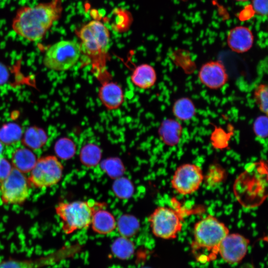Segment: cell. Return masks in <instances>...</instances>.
Masks as SVG:
<instances>
[{
    "label": "cell",
    "mask_w": 268,
    "mask_h": 268,
    "mask_svg": "<svg viewBox=\"0 0 268 268\" xmlns=\"http://www.w3.org/2000/svg\"><path fill=\"white\" fill-rule=\"evenodd\" d=\"M116 226L122 236L129 238L136 234L139 228V223L134 216L125 214L119 218Z\"/></svg>",
    "instance_id": "cell-22"
},
{
    "label": "cell",
    "mask_w": 268,
    "mask_h": 268,
    "mask_svg": "<svg viewBox=\"0 0 268 268\" xmlns=\"http://www.w3.org/2000/svg\"><path fill=\"white\" fill-rule=\"evenodd\" d=\"M148 221L153 234L164 239L176 238L183 227L181 216L176 210L167 206L155 208Z\"/></svg>",
    "instance_id": "cell-7"
},
{
    "label": "cell",
    "mask_w": 268,
    "mask_h": 268,
    "mask_svg": "<svg viewBox=\"0 0 268 268\" xmlns=\"http://www.w3.org/2000/svg\"><path fill=\"white\" fill-rule=\"evenodd\" d=\"M55 150L59 157L63 159H68L74 155L75 146L73 142L70 139L62 138L56 142Z\"/></svg>",
    "instance_id": "cell-25"
},
{
    "label": "cell",
    "mask_w": 268,
    "mask_h": 268,
    "mask_svg": "<svg viewBox=\"0 0 268 268\" xmlns=\"http://www.w3.org/2000/svg\"><path fill=\"white\" fill-rule=\"evenodd\" d=\"M111 251L117 258L127 260L134 254V244L128 238L121 236L114 241L111 246Z\"/></svg>",
    "instance_id": "cell-21"
},
{
    "label": "cell",
    "mask_w": 268,
    "mask_h": 268,
    "mask_svg": "<svg viewBox=\"0 0 268 268\" xmlns=\"http://www.w3.org/2000/svg\"><path fill=\"white\" fill-rule=\"evenodd\" d=\"M252 8L254 12L261 15L268 14V0H253Z\"/></svg>",
    "instance_id": "cell-32"
},
{
    "label": "cell",
    "mask_w": 268,
    "mask_h": 268,
    "mask_svg": "<svg viewBox=\"0 0 268 268\" xmlns=\"http://www.w3.org/2000/svg\"><path fill=\"white\" fill-rule=\"evenodd\" d=\"M237 0V1H246L247 0Z\"/></svg>",
    "instance_id": "cell-35"
},
{
    "label": "cell",
    "mask_w": 268,
    "mask_h": 268,
    "mask_svg": "<svg viewBox=\"0 0 268 268\" xmlns=\"http://www.w3.org/2000/svg\"><path fill=\"white\" fill-rule=\"evenodd\" d=\"M101 150L97 145L89 143L82 147L80 152V159L83 164L88 167L96 165L101 158Z\"/></svg>",
    "instance_id": "cell-24"
},
{
    "label": "cell",
    "mask_w": 268,
    "mask_h": 268,
    "mask_svg": "<svg viewBox=\"0 0 268 268\" xmlns=\"http://www.w3.org/2000/svg\"><path fill=\"white\" fill-rule=\"evenodd\" d=\"M113 161V167L111 165L110 163L109 162H106V168L109 172L110 174H113L114 175L117 176L118 174L121 173L122 172V167L120 163H118L116 161Z\"/></svg>",
    "instance_id": "cell-33"
},
{
    "label": "cell",
    "mask_w": 268,
    "mask_h": 268,
    "mask_svg": "<svg viewBox=\"0 0 268 268\" xmlns=\"http://www.w3.org/2000/svg\"><path fill=\"white\" fill-rule=\"evenodd\" d=\"M22 136L20 127L14 123H8L0 129V141L8 145L17 143Z\"/></svg>",
    "instance_id": "cell-23"
},
{
    "label": "cell",
    "mask_w": 268,
    "mask_h": 268,
    "mask_svg": "<svg viewBox=\"0 0 268 268\" xmlns=\"http://www.w3.org/2000/svg\"><path fill=\"white\" fill-rule=\"evenodd\" d=\"M131 80L133 84L141 89L152 87L157 80V74L154 68L149 64H142L133 70Z\"/></svg>",
    "instance_id": "cell-16"
},
{
    "label": "cell",
    "mask_w": 268,
    "mask_h": 268,
    "mask_svg": "<svg viewBox=\"0 0 268 268\" xmlns=\"http://www.w3.org/2000/svg\"><path fill=\"white\" fill-rule=\"evenodd\" d=\"M225 171L217 164L212 165L209 168L204 180L209 186H214L221 183L224 178Z\"/></svg>",
    "instance_id": "cell-29"
},
{
    "label": "cell",
    "mask_w": 268,
    "mask_h": 268,
    "mask_svg": "<svg viewBox=\"0 0 268 268\" xmlns=\"http://www.w3.org/2000/svg\"><path fill=\"white\" fill-rule=\"evenodd\" d=\"M198 77L202 84L211 89L221 88L228 80L226 69L219 61H210L202 65Z\"/></svg>",
    "instance_id": "cell-11"
},
{
    "label": "cell",
    "mask_w": 268,
    "mask_h": 268,
    "mask_svg": "<svg viewBox=\"0 0 268 268\" xmlns=\"http://www.w3.org/2000/svg\"><path fill=\"white\" fill-rule=\"evenodd\" d=\"M0 184V196L4 204H21L29 196L28 178L23 173L13 167L7 177Z\"/></svg>",
    "instance_id": "cell-8"
},
{
    "label": "cell",
    "mask_w": 268,
    "mask_h": 268,
    "mask_svg": "<svg viewBox=\"0 0 268 268\" xmlns=\"http://www.w3.org/2000/svg\"><path fill=\"white\" fill-rule=\"evenodd\" d=\"M81 57L80 44L73 40H62L50 46L43 59L45 67L57 71L72 67Z\"/></svg>",
    "instance_id": "cell-5"
},
{
    "label": "cell",
    "mask_w": 268,
    "mask_h": 268,
    "mask_svg": "<svg viewBox=\"0 0 268 268\" xmlns=\"http://www.w3.org/2000/svg\"><path fill=\"white\" fill-rule=\"evenodd\" d=\"M172 112L177 120L186 121L194 117L196 108L191 99L182 97L174 102L172 107Z\"/></svg>",
    "instance_id": "cell-19"
},
{
    "label": "cell",
    "mask_w": 268,
    "mask_h": 268,
    "mask_svg": "<svg viewBox=\"0 0 268 268\" xmlns=\"http://www.w3.org/2000/svg\"><path fill=\"white\" fill-rule=\"evenodd\" d=\"M64 167L53 155L41 157L30 171L28 178L30 186L37 189H45L57 184L62 179Z\"/></svg>",
    "instance_id": "cell-6"
},
{
    "label": "cell",
    "mask_w": 268,
    "mask_h": 268,
    "mask_svg": "<svg viewBox=\"0 0 268 268\" xmlns=\"http://www.w3.org/2000/svg\"><path fill=\"white\" fill-rule=\"evenodd\" d=\"M204 175L201 168L195 164L185 163L175 170L171 181L172 188L182 195L192 194L199 190Z\"/></svg>",
    "instance_id": "cell-9"
},
{
    "label": "cell",
    "mask_w": 268,
    "mask_h": 268,
    "mask_svg": "<svg viewBox=\"0 0 268 268\" xmlns=\"http://www.w3.org/2000/svg\"><path fill=\"white\" fill-rule=\"evenodd\" d=\"M227 44L233 52L243 53L249 51L254 42V36L251 31L245 26H237L229 32Z\"/></svg>",
    "instance_id": "cell-13"
},
{
    "label": "cell",
    "mask_w": 268,
    "mask_h": 268,
    "mask_svg": "<svg viewBox=\"0 0 268 268\" xmlns=\"http://www.w3.org/2000/svg\"><path fill=\"white\" fill-rule=\"evenodd\" d=\"M254 98L261 111L268 115V87L267 84H261L254 91Z\"/></svg>",
    "instance_id": "cell-28"
},
{
    "label": "cell",
    "mask_w": 268,
    "mask_h": 268,
    "mask_svg": "<svg viewBox=\"0 0 268 268\" xmlns=\"http://www.w3.org/2000/svg\"><path fill=\"white\" fill-rule=\"evenodd\" d=\"M47 139V135L44 131L37 127H31L25 132L22 142L29 148L38 149L46 143Z\"/></svg>",
    "instance_id": "cell-20"
},
{
    "label": "cell",
    "mask_w": 268,
    "mask_h": 268,
    "mask_svg": "<svg viewBox=\"0 0 268 268\" xmlns=\"http://www.w3.org/2000/svg\"><path fill=\"white\" fill-rule=\"evenodd\" d=\"M250 241L238 233L228 234L221 241L218 253L230 264L240 262L245 256Z\"/></svg>",
    "instance_id": "cell-10"
},
{
    "label": "cell",
    "mask_w": 268,
    "mask_h": 268,
    "mask_svg": "<svg viewBox=\"0 0 268 268\" xmlns=\"http://www.w3.org/2000/svg\"><path fill=\"white\" fill-rule=\"evenodd\" d=\"M98 97L102 104L108 110L119 108L124 101V95L121 87L110 80L101 82L98 91Z\"/></svg>",
    "instance_id": "cell-12"
},
{
    "label": "cell",
    "mask_w": 268,
    "mask_h": 268,
    "mask_svg": "<svg viewBox=\"0 0 268 268\" xmlns=\"http://www.w3.org/2000/svg\"><path fill=\"white\" fill-rule=\"evenodd\" d=\"M3 149V143L0 141V155H2Z\"/></svg>",
    "instance_id": "cell-34"
},
{
    "label": "cell",
    "mask_w": 268,
    "mask_h": 268,
    "mask_svg": "<svg viewBox=\"0 0 268 268\" xmlns=\"http://www.w3.org/2000/svg\"><path fill=\"white\" fill-rule=\"evenodd\" d=\"M253 130L255 135L261 138H265L268 133V118L267 115L258 116L254 121Z\"/></svg>",
    "instance_id": "cell-30"
},
{
    "label": "cell",
    "mask_w": 268,
    "mask_h": 268,
    "mask_svg": "<svg viewBox=\"0 0 268 268\" xmlns=\"http://www.w3.org/2000/svg\"><path fill=\"white\" fill-rule=\"evenodd\" d=\"M80 39L81 56L90 64L93 73L101 82L110 80L107 70L110 33L107 27L98 20H92L77 32Z\"/></svg>",
    "instance_id": "cell-2"
},
{
    "label": "cell",
    "mask_w": 268,
    "mask_h": 268,
    "mask_svg": "<svg viewBox=\"0 0 268 268\" xmlns=\"http://www.w3.org/2000/svg\"><path fill=\"white\" fill-rule=\"evenodd\" d=\"M182 132V126L179 121L173 119L164 120L158 130L161 139L169 146H175L179 143Z\"/></svg>",
    "instance_id": "cell-17"
},
{
    "label": "cell",
    "mask_w": 268,
    "mask_h": 268,
    "mask_svg": "<svg viewBox=\"0 0 268 268\" xmlns=\"http://www.w3.org/2000/svg\"><path fill=\"white\" fill-rule=\"evenodd\" d=\"M62 10L61 0L22 7L12 20V28L16 34L29 41H39L60 18Z\"/></svg>",
    "instance_id": "cell-1"
},
{
    "label": "cell",
    "mask_w": 268,
    "mask_h": 268,
    "mask_svg": "<svg viewBox=\"0 0 268 268\" xmlns=\"http://www.w3.org/2000/svg\"><path fill=\"white\" fill-rule=\"evenodd\" d=\"M105 202L93 200L59 202L55 207L56 214L61 222L62 231L70 234L90 226L95 210Z\"/></svg>",
    "instance_id": "cell-3"
},
{
    "label": "cell",
    "mask_w": 268,
    "mask_h": 268,
    "mask_svg": "<svg viewBox=\"0 0 268 268\" xmlns=\"http://www.w3.org/2000/svg\"><path fill=\"white\" fill-rule=\"evenodd\" d=\"M229 233V229L224 223L216 217L208 215L194 225L193 250H206L210 252V260H213L218 254L221 241Z\"/></svg>",
    "instance_id": "cell-4"
},
{
    "label": "cell",
    "mask_w": 268,
    "mask_h": 268,
    "mask_svg": "<svg viewBox=\"0 0 268 268\" xmlns=\"http://www.w3.org/2000/svg\"><path fill=\"white\" fill-rule=\"evenodd\" d=\"M11 158L13 167L23 173L30 172L37 160L34 153L25 147L15 149Z\"/></svg>",
    "instance_id": "cell-18"
},
{
    "label": "cell",
    "mask_w": 268,
    "mask_h": 268,
    "mask_svg": "<svg viewBox=\"0 0 268 268\" xmlns=\"http://www.w3.org/2000/svg\"><path fill=\"white\" fill-rule=\"evenodd\" d=\"M59 256L53 253L34 259H9L0 262V268H44L57 262Z\"/></svg>",
    "instance_id": "cell-14"
},
{
    "label": "cell",
    "mask_w": 268,
    "mask_h": 268,
    "mask_svg": "<svg viewBox=\"0 0 268 268\" xmlns=\"http://www.w3.org/2000/svg\"><path fill=\"white\" fill-rule=\"evenodd\" d=\"M231 134L222 128L216 127L210 136L212 144L217 148H225L228 146Z\"/></svg>",
    "instance_id": "cell-27"
},
{
    "label": "cell",
    "mask_w": 268,
    "mask_h": 268,
    "mask_svg": "<svg viewBox=\"0 0 268 268\" xmlns=\"http://www.w3.org/2000/svg\"><path fill=\"white\" fill-rule=\"evenodd\" d=\"M113 188L116 195L122 199L130 198L133 193L134 188L132 183L127 178H120L117 179Z\"/></svg>",
    "instance_id": "cell-26"
},
{
    "label": "cell",
    "mask_w": 268,
    "mask_h": 268,
    "mask_svg": "<svg viewBox=\"0 0 268 268\" xmlns=\"http://www.w3.org/2000/svg\"><path fill=\"white\" fill-rule=\"evenodd\" d=\"M12 168L7 159L2 155H0V183L7 177Z\"/></svg>",
    "instance_id": "cell-31"
},
{
    "label": "cell",
    "mask_w": 268,
    "mask_h": 268,
    "mask_svg": "<svg viewBox=\"0 0 268 268\" xmlns=\"http://www.w3.org/2000/svg\"><path fill=\"white\" fill-rule=\"evenodd\" d=\"M105 203L94 211L90 226L94 232L100 235H107L114 230L116 221L114 215L106 209Z\"/></svg>",
    "instance_id": "cell-15"
}]
</instances>
